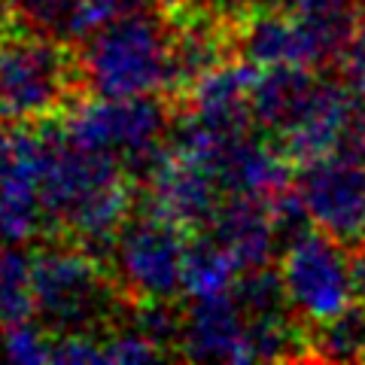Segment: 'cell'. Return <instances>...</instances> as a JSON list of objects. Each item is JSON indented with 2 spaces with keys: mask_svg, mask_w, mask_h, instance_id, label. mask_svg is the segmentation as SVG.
I'll use <instances>...</instances> for the list:
<instances>
[{
  "mask_svg": "<svg viewBox=\"0 0 365 365\" xmlns=\"http://www.w3.org/2000/svg\"><path fill=\"white\" fill-rule=\"evenodd\" d=\"M180 356L204 362H250L247 317L232 292L201 295L182 307Z\"/></svg>",
  "mask_w": 365,
  "mask_h": 365,
  "instance_id": "obj_10",
  "label": "cell"
},
{
  "mask_svg": "<svg viewBox=\"0 0 365 365\" xmlns=\"http://www.w3.org/2000/svg\"><path fill=\"white\" fill-rule=\"evenodd\" d=\"M237 274H241V268H237L235 256L228 253L225 244L210 228L207 232H195L189 237L186 262H182V292L189 299L232 292Z\"/></svg>",
  "mask_w": 365,
  "mask_h": 365,
  "instance_id": "obj_14",
  "label": "cell"
},
{
  "mask_svg": "<svg viewBox=\"0 0 365 365\" xmlns=\"http://www.w3.org/2000/svg\"><path fill=\"white\" fill-rule=\"evenodd\" d=\"M37 319L34 295V250L25 244H0V329H16Z\"/></svg>",
  "mask_w": 365,
  "mask_h": 365,
  "instance_id": "obj_15",
  "label": "cell"
},
{
  "mask_svg": "<svg viewBox=\"0 0 365 365\" xmlns=\"http://www.w3.org/2000/svg\"><path fill=\"white\" fill-rule=\"evenodd\" d=\"M0 344H4V338H0Z\"/></svg>",
  "mask_w": 365,
  "mask_h": 365,
  "instance_id": "obj_23",
  "label": "cell"
},
{
  "mask_svg": "<svg viewBox=\"0 0 365 365\" xmlns=\"http://www.w3.org/2000/svg\"><path fill=\"white\" fill-rule=\"evenodd\" d=\"M314 362H362L365 359V304H353L311 332Z\"/></svg>",
  "mask_w": 365,
  "mask_h": 365,
  "instance_id": "obj_16",
  "label": "cell"
},
{
  "mask_svg": "<svg viewBox=\"0 0 365 365\" xmlns=\"http://www.w3.org/2000/svg\"><path fill=\"white\" fill-rule=\"evenodd\" d=\"M177 110L165 95H137V98H91L61 116L67 137L76 146L98 153H113L122 158L125 170L140 186L162 162L170 146Z\"/></svg>",
  "mask_w": 365,
  "mask_h": 365,
  "instance_id": "obj_4",
  "label": "cell"
},
{
  "mask_svg": "<svg viewBox=\"0 0 365 365\" xmlns=\"http://www.w3.org/2000/svg\"><path fill=\"white\" fill-rule=\"evenodd\" d=\"M88 95L76 46L19 25L0 37V122L61 119Z\"/></svg>",
  "mask_w": 365,
  "mask_h": 365,
  "instance_id": "obj_3",
  "label": "cell"
},
{
  "mask_svg": "<svg viewBox=\"0 0 365 365\" xmlns=\"http://www.w3.org/2000/svg\"><path fill=\"white\" fill-rule=\"evenodd\" d=\"M34 295L37 323L52 338L104 335L128 323L134 304L104 259L61 237L34 250Z\"/></svg>",
  "mask_w": 365,
  "mask_h": 365,
  "instance_id": "obj_1",
  "label": "cell"
},
{
  "mask_svg": "<svg viewBox=\"0 0 365 365\" xmlns=\"http://www.w3.org/2000/svg\"><path fill=\"white\" fill-rule=\"evenodd\" d=\"M52 347L55 338L46 332L37 323H21L16 329H6L4 332V353L6 359L21 362V365H40V362H52Z\"/></svg>",
  "mask_w": 365,
  "mask_h": 365,
  "instance_id": "obj_19",
  "label": "cell"
},
{
  "mask_svg": "<svg viewBox=\"0 0 365 365\" xmlns=\"http://www.w3.org/2000/svg\"><path fill=\"white\" fill-rule=\"evenodd\" d=\"M101 353H104V362L110 365H140V362L165 359L162 347L153 338H146L134 323H119L110 332H104Z\"/></svg>",
  "mask_w": 365,
  "mask_h": 365,
  "instance_id": "obj_18",
  "label": "cell"
},
{
  "mask_svg": "<svg viewBox=\"0 0 365 365\" xmlns=\"http://www.w3.org/2000/svg\"><path fill=\"white\" fill-rule=\"evenodd\" d=\"M222 186L210 168L174 153L168 146L162 162L146 182L137 186V207H146L186 228L189 235L207 232L222 204Z\"/></svg>",
  "mask_w": 365,
  "mask_h": 365,
  "instance_id": "obj_8",
  "label": "cell"
},
{
  "mask_svg": "<svg viewBox=\"0 0 365 365\" xmlns=\"http://www.w3.org/2000/svg\"><path fill=\"white\" fill-rule=\"evenodd\" d=\"M237 40H241V58L259 67H326L319 46L304 31L302 21L271 0H253L244 6Z\"/></svg>",
  "mask_w": 365,
  "mask_h": 365,
  "instance_id": "obj_9",
  "label": "cell"
},
{
  "mask_svg": "<svg viewBox=\"0 0 365 365\" xmlns=\"http://www.w3.org/2000/svg\"><path fill=\"white\" fill-rule=\"evenodd\" d=\"M338 67H341V76H344L359 95H365V21H362V28L353 34V40L347 43L344 55L338 58Z\"/></svg>",
  "mask_w": 365,
  "mask_h": 365,
  "instance_id": "obj_20",
  "label": "cell"
},
{
  "mask_svg": "<svg viewBox=\"0 0 365 365\" xmlns=\"http://www.w3.org/2000/svg\"><path fill=\"white\" fill-rule=\"evenodd\" d=\"M280 274L295 317L311 329L356 304L350 283V247L311 228L280 253Z\"/></svg>",
  "mask_w": 365,
  "mask_h": 365,
  "instance_id": "obj_6",
  "label": "cell"
},
{
  "mask_svg": "<svg viewBox=\"0 0 365 365\" xmlns=\"http://www.w3.org/2000/svg\"><path fill=\"white\" fill-rule=\"evenodd\" d=\"M362 247H365V237H362Z\"/></svg>",
  "mask_w": 365,
  "mask_h": 365,
  "instance_id": "obj_22",
  "label": "cell"
},
{
  "mask_svg": "<svg viewBox=\"0 0 365 365\" xmlns=\"http://www.w3.org/2000/svg\"><path fill=\"white\" fill-rule=\"evenodd\" d=\"M304 25V31L319 46L326 64L344 55L353 34L362 28L365 0H271Z\"/></svg>",
  "mask_w": 365,
  "mask_h": 365,
  "instance_id": "obj_13",
  "label": "cell"
},
{
  "mask_svg": "<svg viewBox=\"0 0 365 365\" xmlns=\"http://www.w3.org/2000/svg\"><path fill=\"white\" fill-rule=\"evenodd\" d=\"M13 4L25 28L64 43H76L79 0H13Z\"/></svg>",
  "mask_w": 365,
  "mask_h": 365,
  "instance_id": "obj_17",
  "label": "cell"
},
{
  "mask_svg": "<svg viewBox=\"0 0 365 365\" xmlns=\"http://www.w3.org/2000/svg\"><path fill=\"white\" fill-rule=\"evenodd\" d=\"M319 83H323V76L317 73V67H302V64L262 67V76L253 88V101H250L256 128L268 134L271 140H280L307 113Z\"/></svg>",
  "mask_w": 365,
  "mask_h": 365,
  "instance_id": "obj_12",
  "label": "cell"
},
{
  "mask_svg": "<svg viewBox=\"0 0 365 365\" xmlns=\"http://www.w3.org/2000/svg\"><path fill=\"white\" fill-rule=\"evenodd\" d=\"M73 46L91 98L165 95L170 71V13L165 6L122 16Z\"/></svg>",
  "mask_w": 365,
  "mask_h": 365,
  "instance_id": "obj_2",
  "label": "cell"
},
{
  "mask_svg": "<svg viewBox=\"0 0 365 365\" xmlns=\"http://www.w3.org/2000/svg\"><path fill=\"white\" fill-rule=\"evenodd\" d=\"M350 283H353V299L356 304H365V247H350Z\"/></svg>",
  "mask_w": 365,
  "mask_h": 365,
  "instance_id": "obj_21",
  "label": "cell"
},
{
  "mask_svg": "<svg viewBox=\"0 0 365 365\" xmlns=\"http://www.w3.org/2000/svg\"><path fill=\"white\" fill-rule=\"evenodd\" d=\"M295 170V189L317 228L341 244L365 237V155L332 153Z\"/></svg>",
  "mask_w": 365,
  "mask_h": 365,
  "instance_id": "obj_7",
  "label": "cell"
},
{
  "mask_svg": "<svg viewBox=\"0 0 365 365\" xmlns=\"http://www.w3.org/2000/svg\"><path fill=\"white\" fill-rule=\"evenodd\" d=\"M210 232L225 244V250L235 256L241 271L274 265V256L280 250L271 198L225 195L220 210H216Z\"/></svg>",
  "mask_w": 365,
  "mask_h": 365,
  "instance_id": "obj_11",
  "label": "cell"
},
{
  "mask_svg": "<svg viewBox=\"0 0 365 365\" xmlns=\"http://www.w3.org/2000/svg\"><path fill=\"white\" fill-rule=\"evenodd\" d=\"M189 232L146 207H134L107 265L131 302H174L182 292Z\"/></svg>",
  "mask_w": 365,
  "mask_h": 365,
  "instance_id": "obj_5",
  "label": "cell"
}]
</instances>
